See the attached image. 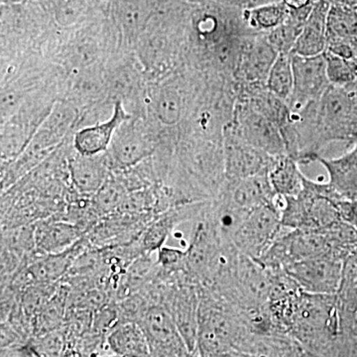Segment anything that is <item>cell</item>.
Here are the masks:
<instances>
[{
	"label": "cell",
	"instance_id": "obj_1",
	"mask_svg": "<svg viewBox=\"0 0 357 357\" xmlns=\"http://www.w3.org/2000/svg\"><path fill=\"white\" fill-rule=\"evenodd\" d=\"M197 356H249L252 333L236 307L199 284Z\"/></svg>",
	"mask_w": 357,
	"mask_h": 357
},
{
	"label": "cell",
	"instance_id": "obj_2",
	"mask_svg": "<svg viewBox=\"0 0 357 357\" xmlns=\"http://www.w3.org/2000/svg\"><path fill=\"white\" fill-rule=\"evenodd\" d=\"M288 333L304 347L307 356H340L342 323L337 294L302 290Z\"/></svg>",
	"mask_w": 357,
	"mask_h": 357
},
{
	"label": "cell",
	"instance_id": "obj_3",
	"mask_svg": "<svg viewBox=\"0 0 357 357\" xmlns=\"http://www.w3.org/2000/svg\"><path fill=\"white\" fill-rule=\"evenodd\" d=\"M342 198L328 183L303 178L302 191L293 197H283L281 222L290 229L325 230L342 220L337 201Z\"/></svg>",
	"mask_w": 357,
	"mask_h": 357
},
{
	"label": "cell",
	"instance_id": "obj_4",
	"mask_svg": "<svg viewBox=\"0 0 357 357\" xmlns=\"http://www.w3.org/2000/svg\"><path fill=\"white\" fill-rule=\"evenodd\" d=\"M281 208L276 203L265 204L251 211L232 237V244L243 255L259 259L280 234Z\"/></svg>",
	"mask_w": 357,
	"mask_h": 357
},
{
	"label": "cell",
	"instance_id": "obj_5",
	"mask_svg": "<svg viewBox=\"0 0 357 357\" xmlns=\"http://www.w3.org/2000/svg\"><path fill=\"white\" fill-rule=\"evenodd\" d=\"M227 126L249 144L271 156L287 154L280 128L245 100L237 98L232 119Z\"/></svg>",
	"mask_w": 357,
	"mask_h": 357
},
{
	"label": "cell",
	"instance_id": "obj_6",
	"mask_svg": "<svg viewBox=\"0 0 357 357\" xmlns=\"http://www.w3.org/2000/svg\"><path fill=\"white\" fill-rule=\"evenodd\" d=\"M157 141L139 119L122 122L107 151L112 170L124 171L142 163L156 149Z\"/></svg>",
	"mask_w": 357,
	"mask_h": 357
},
{
	"label": "cell",
	"instance_id": "obj_7",
	"mask_svg": "<svg viewBox=\"0 0 357 357\" xmlns=\"http://www.w3.org/2000/svg\"><path fill=\"white\" fill-rule=\"evenodd\" d=\"M137 323L147 338L150 356H192L170 312L162 303H151Z\"/></svg>",
	"mask_w": 357,
	"mask_h": 357
},
{
	"label": "cell",
	"instance_id": "obj_8",
	"mask_svg": "<svg viewBox=\"0 0 357 357\" xmlns=\"http://www.w3.org/2000/svg\"><path fill=\"white\" fill-rule=\"evenodd\" d=\"M294 88L287 100L291 112L317 102L330 88L325 53L311 57L292 54Z\"/></svg>",
	"mask_w": 357,
	"mask_h": 357
},
{
	"label": "cell",
	"instance_id": "obj_9",
	"mask_svg": "<svg viewBox=\"0 0 357 357\" xmlns=\"http://www.w3.org/2000/svg\"><path fill=\"white\" fill-rule=\"evenodd\" d=\"M342 269L344 260L324 255L291 263L284 268V271L306 292L337 294Z\"/></svg>",
	"mask_w": 357,
	"mask_h": 357
},
{
	"label": "cell",
	"instance_id": "obj_10",
	"mask_svg": "<svg viewBox=\"0 0 357 357\" xmlns=\"http://www.w3.org/2000/svg\"><path fill=\"white\" fill-rule=\"evenodd\" d=\"M223 156L225 181L229 182L268 173L274 159L249 144L227 126L223 131Z\"/></svg>",
	"mask_w": 357,
	"mask_h": 357
},
{
	"label": "cell",
	"instance_id": "obj_11",
	"mask_svg": "<svg viewBox=\"0 0 357 357\" xmlns=\"http://www.w3.org/2000/svg\"><path fill=\"white\" fill-rule=\"evenodd\" d=\"M279 53L267 38V33L255 32L244 44L234 82L239 86L266 84L268 75Z\"/></svg>",
	"mask_w": 357,
	"mask_h": 357
},
{
	"label": "cell",
	"instance_id": "obj_12",
	"mask_svg": "<svg viewBox=\"0 0 357 357\" xmlns=\"http://www.w3.org/2000/svg\"><path fill=\"white\" fill-rule=\"evenodd\" d=\"M83 238L84 236L74 246L63 252L36 257L30 264L26 265L24 269L21 268L13 278L20 279V282L25 283L30 281L36 284H50L59 280L83 253L86 244Z\"/></svg>",
	"mask_w": 357,
	"mask_h": 357
},
{
	"label": "cell",
	"instance_id": "obj_13",
	"mask_svg": "<svg viewBox=\"0 0 357 357\" xmlns=\"http://www.w3.org/2000/svg\"><path fill=\"white\" fill-rule=\"evenodd\" d=\"M70 183L77 194L84 198H91L98 192L110 176L107 152L86 156L77 153L68 162Z\"/></svg>",
	"mask_w": 357,
	"mask_h": 357
},
{
	"label": "cell",
	"instance_id": "obj_14",
	"mask_svg": "<svg viewBox=\"0 0 357 357\" xmlns=\"http://www.w3.org/2000/svg\"><path fill=\"white\" fill-rule=\"evenodd\" d=\"M220 192L248 213L265 204L276 203L277 201V196L270 184L268 173L231 182L225 181Z\"/></svg>",
	"mask_w": 357,
	"mask_h": 357
},
{
	"label": "cell",
	"instance_id": "obj_15",
	"mask_svg": "<svg viewBox=\"0 0 357 357\" xmlns=\"http://www.w3.org/2000/svg\"><path fill=\"white\" fill-rule=\"evenodd\" d=\"M129 117L130 115L126 112L121 100H117L109 121L88 126L75 134L74 147L76 152L86 156L105 153L112 144L115 131Z\"/></svg>",
	"mask_w": 357,
	"mask_h": 357
},
{
	"label": "cell",
	"instance_id": "obj_16",
	"mask_svg": "<svg viewBox=\"0 0 357 357\" xmlns=\"http://www.w3.org/2000/svg\"><path fill=\"white\" fill-rule=\"evenodd\" d=\"M84 230L69 220L52 218L35 225V243L39 255H56L74 246Z\"/></svg>",
	"mask_w": 357,
	"mask_h": 357
},
{
	"label": "cell",
	"instance_id": "obj_17",
	"mask_svg": "<svg viewBox=\"0 0 357 357\" xmlns=\"http://www.w3.org/2000/svg\"><path fill=\"white\" fill-rule=\"evenodd\" d=\"M314 162L326 169L328 184L342 199L357 202V143L340 156L325 158L318 155Z\"/></svg>",
	"mask_w": 357,
	"mask_h": 357
},
{
	"label": "cell",
	"instance_id": "obj_18",
	"mask_svg": "<svg viewBox=\"0 0 357 357\" xmlns=\"http://www.w3.org/2000/svg\"><path fill=\"white\" fill-rule=\"evenodd\" d=\"M332 0H318L307 16L292 54L311 57L319 55L326 48V22Z\"/></svg>",
	"mask_w": 357,
	"mask_h": 357
},
{
	"label": "cell",
	"instance_id": "obj_19",
	"mask_svg": "<svg viewBox=\"0 0 357 357\" xmlns=\"http://www.w3.org/2000/svg\"><path fill=\"white\" fill-rule=\"evenodd\" d=\"M107 344L116 356H150L147 338L136 321L119 324L107 335Z\"/></svg>",
	"mask_w": 357,
	"mask_h": 357
},
{
	"label": "cell",
	"instance_id": "obj_20",
	"mask_svg": "<svg viewBox=\"0 0 357 357\" xmlns=\"http://www.w3.org/2000/svg\"><path fill=\"white\" fill-rule=\"evenodd\" d=\"M299 165V162L290 155L274 157L268 177L276 196H297L302 191L304 174L301 172Z\"/></svg>",
	"mask_w": 357,
	"mask_h": 357
},
{
	"label": "cell",
	"instance_id": "obj_21",
	"mask_svg": "<svg viewBox=\"0 0 357 357\" xmlns=\"http://www.w3.org/2000/svg\"><path fill=\"white\" fill-rule=\"evenodd\" d=\"M152 103L155 117L163 126H178L184 117L185 98L177 86H166L157 89Z\"/></svg>",
	"mask_w": 357,
	"mask_h": 357
},
{
	"label": "cell",
	"instance_id": "obj_22",
	"mask_svg": "<svg viewBox=\"0 0 357 357\" xmlns=\"http://www.w3.org/2000/svg\"><path fill=\"white\" fill-rule=\"evenodd\" d=\"M288 14L289 9L282 1L243 10L244 22L255 32L271 31L286 20Z\"/></svg>",
	"mask_w": 357,
	"mask_h": 357
},
{
	"label": "cell",
	"instance_id": "obj_23",
	"mask_svg": "<svg viewBox=\"0 0 357 357\" xmlns=\"http://www.w3.org/2000/svg\"><path fill=\"white\" fill-rule=\"evenodd\" d=\"M342 38H357V9L332 1L326 22V42Z\"/></svg>",
	"mask_w": 357,
	"mask_h": 357
},
{
	"label": "cell",
	"instance_id": "obj_24",
	"mask_svg": "<svg viewBox=\"0 0 357 357\" xmlns=\"http://www.w3.org/2000/svg\"><path fill=\"white\" fill-rule=\"evenodd\" d=\"M266 86L275 96L287 102L294 88L292 53L279 54L268 75Z\"/></svg>",
	"mask_w": 357,
	"mask_h": 357
},
{
	"label": "cell",
	"instance_id": "obj_25",
	"mask_svg": "<svg viewBox=\"0 0 357 357\" xmlns=\"http://www.w3.org/2000/svg\"><path fill=\"white\" fill-rule=\"evenodd\" d=\"M305 22L306 21L300 20L289 13L288 17L281 25L267 32V38L275 50L279 54L292 53Z\"/></svg>",
	"mask_w": 357,
	"mask_h": 357
},
{
	"label": "cell",
	"instance_id": "obj_26",
	"mask_svg": "<svg viewBox=\"0 0 357 357\" xmlns=\"http://www.w3.org/2000/svg\"><path fill=\"white\" fill-rule=\"evenodd\" d=\"M67 344L65 333L55 330L33 338L24 345L22 351L31 352L32 356H60L67 351Z\"/></svg>",
	"mask_w": 357,
	"mask_h": 357
},
{
	"label": "cell",
	"instance_id": "obj_27",
	"mask_svg": "<svg viewBox=\"0 0 357 357\" xmlns=\"http://www.w3.org/2000/svg\"><path fill=\"white\" fill-rule=\"evenodd\" d=\"M325 53L326 73L331 84L340 88H349L357 81V64L328 52Z\"/></svg>",
	"mask_w": 357,
	"mask_h": 357
},
{
	"label": "cell",
	"instance_id": "obj_28",
	"mask_svg": "<svg viewBox=\"0 0 357 357\" xmlns=\"http://www.w3.org/2000/svg\"><path fill=\"white\" fill-rule=\"evenodd\" d=\"M156 263L166 273L185 271V249L163 245L157 250Z\"/></svg>",
	"mask_w": 357,
	"mask_h": 357
},
{
	"label": "cell",
	"instance_id": "obj_29",
	"mask_svg": "<svg viewBox=\"0 0 357 357\" xmlns=\"http://www.w3.org/2000/svg\"><path fill=\"white\" fill-rule=\"evenodd\" d=\"M332 1L344 4V6H351L352 8L357 9V0H332Z\"/></svg>",
	"mask_w": 357,
	"mask_h": 357
}]
</instances>
